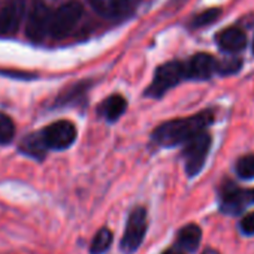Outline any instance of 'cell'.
Here are the masks:
<instances>
[{"mask_svg": "<svg viewBox=\"0 0 254 254\" xmlns=\"http://www.w3.org/2000/svg\"><path fill=\"white\" fill-rule=\"evenodd\" d=\"M214 121V114L205 111L187 118L171 120L160 124L153 133L154 141L162 147H177L203 132Z\"/></svg>", "mask_w": 254, "mask_h": 254, "instance_id": "1", "label": "cell"}, {"mask_svg": "<svg viewBox=\"0 0 254 254\" xmlns=\"http://www.w3.org/2000/svg\"><path fill=\"white\" fill-rule=\"evenodd\" d=\"M254 205V187H239L232 180H226L218 187V209L224 215L239 217Z\"/></svg>", "mask_w": 254, "mask_h": 254, "instance_id": "2", "label": "cell"}, {"mask_svg": "<svg viewBox=\"0 0 254 254\" xmlns=\"http://www.w3.org/2000/svg\"><path fill=\"white\" fill-rule=\"evenodd\" d=\"M148 232V211L144 206H135L126 221L124 233L120 241L123 254H136L142 247Z\"/></svg>", "mask_w": 254, "mask_h": 254, "instance_id": "3", "label": "cell"}, {"mask_svg": "<svg viewBox=\"0 0 254 254\" xmlns=\"http://www.w3.org/2000/svg\"><path fill=\"white\" fill-rule=\"evenodd\" d=\"M211 144L212 139L206 130L197 133L186 142V147L183 150V162L189 178H194L202 172L211 150Z\"/></svg>", "mask_w": 254, "mask_h": 254, "instance_id": "4", "label": "cell"}, {"mask_svg": "<svg viewBox=\"0 0 254 254\" xmlns=\"http://www.w3.org/2000/svg\"><path fill=\"white\" fill-rule=\"evenodd\" d=\"M82 17V6L78 2H67L57 9H53L50 18V32L48 36L54 39L66 38L79 23Z\"/></svg>", "mask_w": 254, "mask_h": 254, "instance_id": "5", "label": "cell"}, {"mask_svg": "<svg viewBox=\"0 0 254 254\" xmlns=\"http://www.w3.org/2000/svg\"><path fill=\"white\" fill-rule=\"evenodd\" d=\"M184 78V64L180 62H169L156 69L153 82L150 84L145 96L148 97H162L169 88L175 87Z\"/></svg>", "mask_w": 254, "mask_h": 254, "instance_id": "6", "label": "cell"}, {"mask_svg": "<svg viewBox=\"0 0 254 254\" xmlns=\"http://www.w3.org/2000/svg\"><path fill=\"white\" fill-rule=\"evenodd\" d=\"M44 141L48 147V150H67L76 139V127L73 123L67 120L56 121L50 126H47L42 130Z\"/></svg>", "mask_w": 254, "mask_h": 254, "instance_id": "7", "label": "cell"}, {"mask_svg": "<svg viewBox=\"0 0 254 254\" xmlns=\"http://www.w3.org/2000/svg\"><path fill=\"white\" fill-rule=\"evenodd\" d=\"M53 9H50L44 0H35L27 15L26 35L33 42H41L48 36L50 32V18Z\"/></svg>", "mask_w": 254, "mask_h": 254, "instance_id": "8", "label": "cell"}, {"mask_svg": "<svg viewBox=\"0 0 254 254\" xmlns=\"http://www.w3.org/2000/svg\"><path fill=\"white\" fill-rule=\"evenodd\" d=\"M26 15V0H9L0 9V36H14Z\"/></svg>", "mask_w": 254, "mask_h": 254, "instance_id": "9", "label": "cell"}, {"mask_svg": "<svg viewBox=\"0 0 254 254\" xmlns=\"http://www.w3.org/2000/svg\"><path fill=\"white\" fill-rule=\"evenodd\" d=\"M183 64H184L186 79H196V81L209 79L218 70V62H215L212 56L205 53L194 54Z\"/></svg>", "mask_w": 254, "mask_h": 254, "instance_id": "10", "label": "cell"}, {"mask_svg": "<svg viewBox=\"0 0 254 254\" xmlns=\"http://www.w3.org/2000/svg\"><path fill=\"white\" fill-rule=\"evenodd\" d=\"M202 242V227L196 223H189L177 232L175 244L187 254H194Z\"/></svg>", "mask_w": 254, "mask_h": 254, "instance_id": "11", "label": "cell"}, {"mask_svg": "<svg viewBox=\"0 0 254 254\" xmlns=\"http://www.w3.org/2000/svg\"><path fill=\"white\" fill-rule=\"evenodd\" d=\"M217 44L226 53H239L247 45V36L239 27H230L218 33Z\"/></svg>", "mask_w": 254, "mask_h": 254, "instance_id": "12", "label": "cell"}, {"mask_svg": "<svg viewBox=\"0 0 254 254\" xmlns=\"http://www.w3.org/2000/svg\"><path fill=\"white\" fill-rule=\"evenodd\" d=\"M126 108H127L126 99H124L123 96H120V94H114V96L105 99V100L100 103L97 112H99V115H102L105 120H108V121H115V120H118V118L126 112Z\"/></svg>", "mask_w": 254, "mask_h": 254, "instance_id": "13", "label": "cell"}, {"mask_svg": "<svg viewBox=\"0 0 254 254\" xmlns=\"http://www.w3.org/2000/svg\"><path fill=\"white\" fill-rule=\"evenodd\" d=\"M20 150H21V153H24L29 157H33V159H38V160H44L45 154L48 151V147H47V144L44 141L42 130L41 132H35V133L26 136L23 139V144H21Z\"/></svg>", "mask_w": 254, "mask_h": 254, "instance_id": "14", "label": "cell"}, {"mask_svg": "<svg viewBox=\"0 0 254 254\" xmlns=\"http://www.w3.org/2000/svg\"><path fill=\"white\" fill-rule=\"evenodd\" d=\"M127 3L129 0H91L94 11L108 18L120 15L127 8Z\"/></svg>", "mask_w": 254, "mask_h": 254, "instance_id": "15", "label": "cell"}, {"mask_svg": "<svg viewBox=\"0 0 254 254\" xmlns=\"http://www.w3.org/2000/svg\"><path fill=\"white\" fill-rule=\"evenodd\" d=\"M112 242H114L112 230L108 227H100L93 236L88 251L90 254H106L111 250Z\"/></svg>", "mask_w": 254, "mask_h": 254, "instance_id": "16", "label": "cell"}, {"mask_svg": "<svg viewBox=\"0 0 254 254\" xmlns=\"http://www.w3.org/2000/svg\"><path fill=\"white\" fill-rule=\"evenodd\" d=\"M15 136V124L6 114L0 112V145L9 144Z\"/></svg>", "mask_w": 254, "mask_h": 254, "instance_id": "17", "label": "cell"}, {"mask_svg": "<svg viewBox=\"0 0 254 254\" xmlns=\"http://www.w3.org/2000/svg\"><path fill=\"white\" fill-rule=\"evenodd\" d=\"M235 171L241 180H254V154L241 157L235 165Z\"/></svg>", "mask_w": 254, "mask_h": 254, "instance_id": "18", "label": "cell"}, {"mask_svg": "<svg viewBox=\"0 0 254 254\" xmlns=\"http://www.w3.org/2000/svg\"><path fill=\"white\" fill-rule=\"evenodd\" d=\"M220 9L218 8H212V9H208L205 12H200L199 15L194 17V20L191 21V26L193 27H203V26H208L211 23H214L218 17H220Z\"/></svg>", "mask_w": 254, "mask_h": 254, "instance_id": "19", "label": "cell"}, {"mask_svg": "<svg viewBox=\"0 0 254 254\" xmlns=\"http://www.w3.org/2000/svg\"><path fill=\"white\" fill-rule=\"evenodd\" d=\"M238 229H239L241 235H244V236H254V211L245 214L241 218Z\"/></svg>", "mask_w": 254, "mask_h": 254, "instance_id": "20", "label": "cell"}, {"mask_svg": "<svg viewBox=\"0 0 254 254\" xmlns=\"http://www.w3.org/2000/svg\"><path fill=\"white\" fill-rule=\"evenodd\" d=\"M241 66H242V63L239 60H224V62L218 63V72L223 75L235 73Z\"/></svg>", "mask_w": 254, "mask_h": 254, "instance_id": "21", "label": "cell"}, {"mask_svg": "<svg viewBox=\"0 0 254 254\" xmlns=\"http://www.w3.org/2000/svg\"><path fill=\"white\" fill-rule=\"evenodd\" d=\"M162 254H187L181 247H178L175 242H174V245L172 247H169V248H166Z\"/></svg>", "mask_w": 254, "mask_h": 254, "instance_id": "22", "label": "cell"}, {"mask_svg": "<svg viewBox=\"0 0 254 254\" xmlns=\"http://www.w3.org/2000/svg\"><path fill=\"white\" fill-rule=\"evenodd\" d=\"M202 254H221L218 250H215V248H212V247H206L203 251H202Z\"/></svg>", "mask_w": 254, "mask_h": 254, "instance_id": "23", "label": "cell"}, {"mask_svg": "<svg viewBox=\"0 0 254 254\" xmlns=\"http://www.w3.org/2000/svg\"><path fill=\"white\" fill-rule=\"evenodd\" d=\"M253 53H254V42H253Z\"/></svg>", "mask_w": 254, "mask_h": 254, "instance_id": "24", "label": "cell"}]
</instances>
